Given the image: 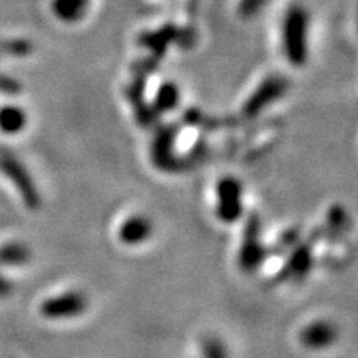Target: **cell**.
<instances>
[{
  "instance_id": "cell-1",
  "label": "cell",
  "mask_w": 358,
  "mask_h": 358,
  "mask_svg": "<svg viewBox=\"0 0 358 358\" xmlns=\"http://www.w3.org/2000/svg\"><path fill=\"white\" fill-rule=\"evenodd\" d=\"M307 12L301 7H292L284 22V50L290 64L301 66L307 62Z\"/></svg>"
},
{
  "instance_id": "cell-2",
  "label": "cell",
  "mask_w": 358,
  "mask_h": 358,
  "mask_svg": "<svg viewBox=\"0 0 358 358\" xmlns=\"http://www.w3.org/2000/svg\"><path fill=\"white\" fill-rule=\"evenodd\" d=\"M0 169L10 179L12 185L17 187L25 206H29L30 209H37L42 204V198H40V192L35 187L32 176H30L29 171L24 168V164L15 156L8 153H0Z\"/></svg>"
},
{
  "instance_id": "cell-3",
  "label": "cell",
  "mask_w": 358,
  "mask_h": 358,
  "mask_svg": "<svg viewBox=\"0 0 358 358\" xmlns=\"http://www.w3.org/2000/svg\"><path fill=\"white\" fill-rule=\"evenodd\" d=\"M267 256V249L261 243V219L257 214H250L245 222L243 248L239 252V266L244 272H256Z\"/></svg>"
},
{
  "instance_id": "cell-4",
  "label": "cell",
  "mask_w": 358,
  "mask_h": 358,
  "mask_svg": "<svg viewBox=\"0 0 358 358\" xmlns=\"http://www.w3.org/2000/svg\"><path fill=\"white\" fill-rule=\"evenodd\" d=\"M243 216V186L236 178H224L217 185V217L236 222Z\"/></svg>"
},
{
  "instance_id": "cell-5",
  "label": "cell",
  "mask_w": 358,
  "mask_h": 358,
  "mask_svg": "<svg viewBox=\"0 0 358 358\" xmlns=\"http://www.w3.org/2000/svg\"><path fill=\"white\" fill-rule=\"evenodd\" d=\"M176 127H164L161 128L158 134H156L153 148H151V156H153V163L163 171L173 173L179 171L186 166V163L182 159H179L174 155V138H176Z\"/></svg>"
},
{
  "instance_id": "cell-6",
  "label": "cell",
  "mask_w": 358,
  "mask_h": 358,
  "mask_svg": "<svg viewBox=\"0 0 358 358\" xmlns=\"http://www.w3.org/2000/svg\"><path fill=\"white\" fill-rule=\"evenodd\" d=\"M85 308H87V299L83 294L66 292L47 299L40 307V312L47 319H70L83 313Z\"/></svg>"
},
{
  "instance_id": "cell-7",
  "label": "cell",
  "mask_w": 358,
  "mask_h": 358,
  "mask_svg": "<svg viewBox=\"0 0 358 358\" xmlns=\"http://www.w3.org/2000/svg\"><path fill=\"white\" fill-rule=\"evenodd\" d=\"M285 90H287V83H285L284 78L280 77L267 78L266 82L256 90V93L245 101L244 115L249 116V118L257 116L264 108H266V106H268L272 101H275L277 98L284 95Z\"/></svg>"
},
{
  "instance_id": "cell-8",
  "label": "cell",
  "mask_w": 358,
  "mask_h": 358,
  "mask_svg": "<svg viewBox=\"0 0 358 358\" xmlns=\"http://www.w3.org/2000/svg\"><path fill=\"white\" fill-rule=\"evenodd\" d=\"M337 337V327L327 320H317L302 330L301 342L303 347L310 348V350H324L332 345Z\"/></svg>"
},
{
  "instance_id": "cell-9",
  "label": "cell",
  "mask_w": 358,
  "mask_h": 358,
  "mask_svg": "<svg viewBox=\"0 0 358 358\" xmlns=\"http://www.w3.org/2000/svg\"><path fill=\"white\" fill-rule=\"evenodd\" d=\"M312 268V244L303 243L295 245L292 252H290L287 266L284 267L280 277L282 279L299 280L306 277Z\"/></svg>"
},
{
  "instance_id": "cell-10",
  "label": "cell",
  "mask_w": 358,
  "mask_h": 358,
  "mask_svg": "<svg viewBox=\"0 0 358 358\" xmlns=\"http://www.w3.org/2000/svg\"><path fill=\"white\" fill-rule=\"evenodd\" d=\"M153 232V224L145 216H131L120 227V239L127 245H138L148 241Z\"/></svg>"
},
{
  "instance_id": "cell-11",
  "label": "cell",
  "mask_w": 358,
  "mask_h": 358,
  "mask_svg": "<svg viewBox=\"0 0 358 358\" xmlns=\"http://www.w3.org/2000/svg\"><path fill=\"white\" fill-rule=\"evenodd\" d=\"M90 0H53L55 15L64 22H78L87 13Z\"/></svg>"
},
{
  "instance_id": "cell-12",
  "label": "cell",
  "mask_w": 358,
  "mask_h": 358,
  "mask_svg": "<svg viewBox=\"0 0 358 358\" xmlns=\"http://www.w3.org/2000/svg\"><path fill=\"white\" fill-rule=\"evenodd\" d=\"M25 113L17 106H3L0 108V129L7 134H17L25 127Z\"/></svg>"
},
{
  "instance_id": "cell-13",
  "label": "cell",
  "mask_w": 358,
  "mask_h": 358,
  "mask_svg": "<svg viewBox=\"0 0 358 358\" xmlns=\"http://www.w3.org/2000/svg\"><path fill=\"white\" fill-rule=\"evenodd\" d=\"M179 103V90L174 83H164L161 85L158 90V95L155 98L153 110L156 115L168 113V111L174 110Z\"/></svg>"
},
{
  "instance_id": "cell-14",
  "label": "cell",
  "mask_w": 358,
  "mask_h": 358,
  "mask_svg": "<svg viewBox=\"0 0 358 358\" xmlns=\"http://www.w3.org/2000/svg\"><path fill=\"white\" fill-rule=\"evenodd\" d=\"M29 257L30 252L24 244L12 243L0 248V264H6V266H20L29 261Z\"/></svg>"
},
{
  "instance_id": "cell-15",
  "label": "cell",
  "mask_w": 358,
  "mask_h": 358,
  "mask_svg": "<svg viewBox=\"0 0 358 358\" xmlns=\"http://www.w3.org/2000/svg\"><path fill=\"white\" fill-rule=\"evenodd\" d=\"M174 38H178V32L173 27H166V29L159 30V32L145 35L143 37V43L148 45L156 55H163V52L166 50V45L173 42Z\"/></svg>"
},
{
  "instance_id": "cell-16",
  "label": "cell",
  "mask_w": 358,
  "mask_h": 358,
  "mask_svg": "<svg viewBox=\"0 0 358 358\" xmlns=\"http://www.w3.org/2000/svg\"><path fill=\"white\" fill-rule=\"evenodd\" d=\"M203 355L204 358H229L227 357V348L219 338H206L203 342Z\"/></svg>"
},
{
  "instance_id": "cell-17",
  "label": "cell",
  "mask_w": 358,
  "mask_h": 358,
  "mask_svg": "<svg viewBox=\"0 0 358 358\" xmlns=\"http://www.w3.org/2000/svg\"><path fill=\"white\" fill-rule=\"evenodd\" d=\"M327 224L329 227H332L334 231H342L343 227L347 226V213L343 211L342 208L335 206V208L330 209L329 217H327Z\"/></svg>"
},
{
  "instance_id": "cell-18",
  "label": "cell",
  "mask_w": 358,
  "mask_h": 358,
  "mask_svg": "<svg viewBox=\"0 0 358 358\" xmlns=\"http://www.w3.org/2000/svg\"><path fill=\"white\" fill-rule=\"evenodd\" d=\"M268 0H243L241 2V7H239V12L243 17H252L256 15V13L261 10L264 3H267Z\"/></svg>"
},
{
  "instance_id": "cell-19",
  "label": "cell",
  "mask_w": 358,
  "mask_h": 358,
  "mask_svg": "<svg viewBox=\"0 0 358 358\" xmlns=\"http://www.w3.org/2000/svg\"><path fill=\"white\" fill-rule=\"evenodd\" d=\"M297 241H299V231L297 229H289L284 236L280 237L279 243H280L282 249L287 250V249H292L294 245L297 244Z\"/></svg>"
},
{
  "instance_id": "cell-20",
  "label": "cell",
  "mask_w": 358,
  "mask_h": 358,
  "mask_svg": "<svg viewBox=\"0 0 358 358\" xmlns=\"http://www.w3.org/2000/svg\"><path fill=\"white\" fill-rule=\"evenodd\" d=\"M10 290H12L10 284H8V282H7L6 279H3L2 275H0V299L7 297V295L10 294Z\"/></svg>"
}]
</instances>
